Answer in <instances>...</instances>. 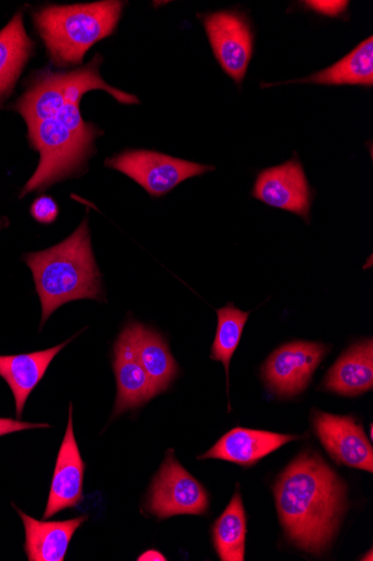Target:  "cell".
Instances as JSON below:
<instances>
[{
  "mask_svg": "<svg viewBox=\"0 0 373 561\" xmlns=\"http://www.w3.org/2000/svg\"><path fill=\"white\" fill-rule=\"evenodd\" d=\"M24 523L25 551L31 561H63L75 531L86 522L79 517L68 522L43 523L18 508Z\"/></svg>",
  "mask_w": 373,
  "mask_h": 561,
  "instance_id": "15",
  "label": "cell"
},
{
  "mask_svg": "<svg viewBox=\"0 0 373 561\" xmlns=\"http://www.w3.org/2000/svg\"><path fill=\"white\" fill-rule=\"evenodd\" d=\"M208 494L170 450L151 484L147 508L159 519L180 515H203L208 510Z\"/></svg>",
  "mask_w": 373,
  "mask_h": 561,
  "instance_id": "6",
  "label": "cell"
},
{
  "mask_svg": "<svg viewBox=\"0 0 373 561\" xmlns=\"http://www.w3.org/2000/svg\"><path fill=\"white\" fill-rule=\"evenodd\" d=\"M218 317L219 327L210 358L223 364L229 385L230 364L242 339L249 313L243 312L230 304L226 308L218 311Z\"/></svg>",
  "mask_w": 373,
  "mask_h": 561,
  "instance_id": "21",
  "label": "cell"
},
{
  "mask_svg": "<svg viewBox=\"0 0 373 561\" xmlns=\"http://www.w3.org/2000/svg\"><path fill=\"white\" fill-rule=\"evenodd\" d=\"M103 58L95 55L85 67L69 72L49 69L34 72L14 110L26 122L31 147L39 152V164L22 190L21 198L43 192L69 178L82 175L95 152L94 141L103 131L81 115V101L92 90H103L123 105L140 100L106 83L100 73Z\"/></svg>",
  "mask_w": 373,
  "mask_h": 561,
  "instance_id": "1",
  "label": "cell"
},
{
  "mask_svg": "<svg viewBox=\"0 0 373 561\" xmlns=\"http://www.w3.org/2000/svg\"><path fill=\"white\" fill-rule=\"evenodd\" d=\"M201 19L212 53L228 76L241 84L253 57L249 23L237 12L211 13Z\"/></svg>",
  "mask_w": 373,
  "mask_h": 561,
  "instance_id": "8",
  "label": "cell"
},
{
  "mask_svg": "<svg viewBox=\"0 0 373 561\" xmlns=\"http://www.w3.org/2000/svg\"><path fill=\"white\" fill-rule=\"evenodd\" d=\"M295 439H299V437L263 431L235 428L223 436L214 447H211L199 458L200 460L217 458V460L250 467L261 460L263 457L270 455L283 445Z\"/></svg>",
  "mask_w": 373,
  "mask_h": 561,
  "instance_id": "13",
  "label": "cell"
},
{
  "mask_svg": "<svg viewBox=\"0 0 373 561\" xmlns=\"http://www.w3.org/2000/svg\"><path fill=\"white\" fill-rule=\"evenodd\" d=\"M48 424H31L9 419H0V437L26 430L47 428Z\"/></svg>",
  "mask_w": 373,
  "mask_h": 561,
  "instance_id": "24",
  "label": "cell"
},
{
  "mask_svg": "<svg viewBox=\"0 0 373 561\" xmlns=\"http://www.w3.org/2000/svg\"><path fill=\"white\" fill-rule=\"evenodd\" d=\"M214 545L224 561H243L245 558L246 516L241 494L237 492L224 514L212 529Z\"/></svg>",
  "mask_w": 373,
  "mask_h": 561,
  "instance_id": "20",
  "label": "cell"
},
{
  "mask_svg": "<svg viewBox=\"0 0 373 561\" xmlns=\"http://www.w3.org/2000/svg\"><path fill=\"white\" fill-rule=\"evenodd\" d=\"M73 339L44 351L0 355V377L13 391L19 420L22 419L27 398L45 376L50 363Z\"/></svg>",
  "mask_w": 373,
  "mask_h": 561,
  "instance_id": "14",
  "label": "cell"
},
{
  "mask_svg": "<svg viewBox=\"0 0 373 561\" xmlns=\"http://www.w3.org/2000/svg\"><path fill=\"white\" fill-rule=\"evenodd\" d=\"M60 214L58 203L48 195L37 197L31 207V215L35 221L42 225L55 222Z\"/></svg>",
  "mask_w": 373,
  "mask_h": 561,
  "instance_id": "22",
  "label": "cell"
},
{
  "mask_svg": "<svg viewBox=\"0 0 373 561\" xmlns=\"http://www.w3.org/2000/svg\"><path fill=\"white\" fill-rule=\"evenodd\" d=\"M23 260L33 273L40 299V328L67 302L104 299L88 218L63 242L43 251L27 253Z\"/></svg>",
  "mask_w": 373,
  "mask_h": 561,
  "instance_id": "3",
  "label": "cell"
},
{
  "mask_svg": "<svg viewBox=\"0 0 373 561\" xmlns=\"http://www.w3.org/2000/svg\"><path fill=\"white\" fill-rule=\"evenodd\" d=\"M327 390L348 397L359 396L373 387L372 340L353 345L328 373Z\"/></svg>",
  "mask_w": 373,
  "mask_h": 561,
  "instance_id": "18",
  "label": "cell"
},
{
  "mask_svg": "<svg viewBox=\"0 0 373 561\" xmlns=\"http://www.w3.org/2000/svg\"><path fill=\"white\" fill-rule=\"evenodd\" d=\"M138 360L155 394L165 392L178 375V365L165 339L139 323H130Z\"/></svg>",
  "mask_w": 373,
  "mask_h": 561,
  "instance_id": "16",
  "label": "cell"
},
{
  "mask_svg": "<svg viewBox=\"0 0 373 561\" xmlns=\"http://www.w3.org/2000/svg\"><path fill=\"white\" fill-rule=\"evenodd\" d=\"M124 2L47 5L35 11L33 22L53 66L78 67L88 50L113 35L123 16Z\"/></svg>",
  "mask_w": 373,
  "mask_h": 561,
  "instance_id": "4",
  "label": "cell"
},
{
  "mask_svg": "<svg viewBox=\"0 0 373 561\" xmlns=\"http://www.w3.org/2000/svg\"><path fill=\"white\" fill-rule=\"evenodd\" d=\"M10 225V221L8 218L0 219V230L7 228Z\"/></svg>",
  "mask_w": 373,
  "mask_h": 561,
  "instance_id": "26",
  "label": "cell"
},
{
  "mask_svg": "<svg viewBox=\"0 0 373 561\" xmlns=\"http://www.w3.org/2000/svg\"><path fill=\"white\" fill-rule=\"evenodd\" d=\"M35 43L27 35L23 13L19 12L0 31V105L11 96L31 57Z\"/></svg>",
  "mask_w": 373,
  "mask_h": 561,
  "instance_id": "17",
  "label": "cell"
},
{
  "mask_svg": "<svg viewBox=\"0 0 373 561\" xmlns=\"http://www.w3.org/2000/svg\"><path fill=\"white\" fill-rule=\"evenodd\" d=\"M114 369L118 387L115 417L136 410L156 396L148 375L138 360L130 324L116 343Z\"/></svg>",
  "mask_w": 373,
  "mask_h": 561,
  "instance_id": "12",
  "label": "cell"
},
{
  "mask_svg": "<svg viewBox=\"0 0 373 561\" xmlns=\"http://www.w3.org/2000/svg\"><path fill=\"white\" fill-rule=\"evenodd\" d=\"M73 405L70 404L68 428L61 445L44 519L77 506L83 497L85 465L74 436Z\"/></svg>",
  "mask_w": 373,
  "mask_h": 561,
  "instance_id": "11",
  "label": "cell"
},
{
  "mask_svg": "<svg viewBox=\"0 0 373 561\" xmlns=\"http://www.w3.org/2000/svg\"><path fill=\"white\" fill-rule=\"evenodd\" d=\"M253 196L270 207L293 213L308 221L311 190L296 158L260 172Z\"/></svg>",
  "mask_w": 373,
  "mask_h": 561,
  "instance_id": "10",
  "label": "cell"
},
{
  "mask_svg": "<svg viewBox=\"0 0 373 561\" xmlns=\"http://www.w3.org/2000/svg\"><path fill=\"white\" fill-rule=\"evenodd\" d=\"M329 350L323 343L312 342H293L280 347L263 368L266 385L280 397L301 393Z\"/></svg>",
  "mask_w": 373,
  "mask_h": 561,
  "instance_id": "7",
  "label": "cell"
},
{
  "mask_svg": "<svg viewBox=\"0 0 373 561\" xmlns=\"http://www.w3.org/2000/svg\"><path fill=\"white\" fill-rule=\"evenodd\" d=\"M348 4V2H305V5L312 11L333 18L342 14Z\"/></svg>",
  "mask_w": 373,
  "mask_h": 561,
  "instance_id": "23",
  "label": "cell"
},
{
  "mask_svg": "<svg viewBox=\"0 0 373 561\" xmlns=\"http://www.w3.org/2000/svg\"><path fill=\"white\" fill-rule=\"evenodd\" d=\"M313 427L337 463L372 473L373 449L354 419L315 412Z\"/></svg>",
  "mask_w": 373,
  "mask_h": 561,
  "instance_id": "9",
  "label": "cell"
},
{
  "mask_svg": "<svg viewBox=\"0 0 373 561\" xmlns=\"http://www.w3.org/2000/svg\"><path fill=\"white\" fill-rule=\"evenodd\" d=\"M287 83H314L325 85H364L373 84V37L359 44L351 54L333 67L307 78Z\"/></svg>",
  "mask_w": 373,
  "mask_h": 561,
  "instance_id": "19",
  "label": "cell"
},
{
  "mask_svg": "<svg viewBox=\"0 0 373 561\" xmlns=\"http://www.w3.org/2000/svg\"><path fill=\"white\" fill-rule=\"evenodd\" d=\"M138 560H166V558L155 550H149L140 556Z\"/></svg>",
  "mask_w": 373,
  "mask_h": 561,
  "instance_id": "25",
  "label": "cell"
},
{
  "mask_svg": "<svg viewBox=\"0 0 373 561\" xmlns=\"http://www.w3.org/2000/svg\"><path fill=\"white\" fill-rule=\"evenodd\" d=\"M277 507L288 537L322 554L331 543L346 510V485L313 451L302 453L279 478Z\"/></svg>",
  "mask_w": 373,
  "mask_h": 561,
  "instance_id": "2",
  "label": "cell"
},
{
  "mask_svg": "<svg viewBox=\"0 0 373 561\" xmlns=\"http://www.w3.org/2000/svg\"><path fill=\"white\" fill-rule=\"evenodd\" d=\"M105 167L117 170L142 186L151 196L160 197L184 181L214 171V167L179 160L152 150H126Z\"/></svg>",
  "mask_w": 373,
  "mask_h": 561,
  "instance_id": "5",
  "label": "cell"
}]
</instances>
